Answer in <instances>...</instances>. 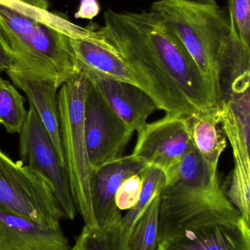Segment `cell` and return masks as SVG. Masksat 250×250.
I'll list each match as a JSON object with an SVG mask.
<instances>
[{
	"label": "cell",
	"instance_id": "22",
	"mask_svg": "<svg viewBox=\"0 0 250 250\" xmlns=\"http://www.w3.org/2000/svg\"><path fill=\"white\" fill-rule=\"evenodd\" d=\"M80 235L82 236L81 250H107L106 236L105 232L101 229L90 230L84 226Z\"/></svg>",
	"mask_w": 250,
	"mask_h": 250
},
{
	"label": "cell",
	"instance_id": "4",
	"mask_svg": "<svg viewBox=\"0 0 250 250\" xmlns=\"http://www.w3.org/2000/svg\"><path fill=\"white\" fill-rule=\"evenodd\" d=\"M89 79L81 70L58 92L59 111L65 167L76 211L90 230L100 229L91 195L92 168L84 129V103Z\"/></svg>",
	"mask_w": 250,
	"mask_h": 250
},
{
	"label": "cell",
	"instance_id": "26",
	"mask_svg": "<svg viewBox=\"0 0 250 250\" xmlns=\"http://www.w3.org/2000/svg\"><path fill=\"white\" fill-rule=\"evenodd\" d=\"M82 250V236L79 235V237L76 239V243L73 245L70 250Z\"/></svg>",
	"mask_w": 250,
	"mask_h": 250
},
{
	"label": "cell",
	"instance_id": "10",
	"mask_svg": "<svg viewBox=\"0 0 250 250\" xmlns=\"http://www.w3.org/2000/svg\"><path fill=\"white\" fill-rule=\"evenodd\" d=\"M132 154L165 174L176 166L193 147L187 117L166 114L147 123L138 131Z\"/></svg>",
	"mask_w": 250,
	"mask_h": 250
},
{
	"label": "cell",
	"instance_id": "12",
	"mask_svg": "<svg viewBox=\"0 0 250 250\" xmlns=\"http://www.w3.org/2000/svg\"><path fill=\"white\" fill-rule=\"evenodd\" d=\"M6 73L14 86L27 96L46 129L60 161L65 167L57 93L60 88L57 82L20 67H13Z\"/></svg>",
	"mask_w": 250,
	"mask_h": 250
},
{
	"label": "cell",
	"instance_id": "7",
	"mask_svg": "<svg viewBox=\"0 0 250 250\" xmlns=\"http://www.w3.org/2000/svg\"><path fill=\"white\" fill-rule=\"evenodd\" d=\"M0 206L42 227L60 228L64 218L52 185L32 167L0 150Z\"/></svg>",
	"mask_w": 250,
	"mask_h": 250
},
{
	"label": "cell",
	"instance_id": "14",
	"mask_svg": "<svg viewBox=\"0 0 250 250\" xmlns=\"http://www.w3.org/2000/svg\"><path fill=\"white\" fill-rule=\"evenodd\" d=\"M58 229H48L0 206V250H70Z\"/></svg>",
	"mask_w": 250,
	"mask_h": 250
},
{
	"label": "cell",
	"instance_id": "19",
	"mask_svg": "<svg viewBox=\"0 0 250 250\" xmlns=\"http://www.w3.org/2000/svg\"><path fill=\"white\" fill-rule=\"evenodd\" d=\"M160 194L138 219L130 239V250H157L159 245Z\"/></svg>",
	"mask_w": 250,
	"mask_h": 250
},
{
	"label": "cell",
	"instance_id": "1",
	"mask_svg": "<svg viewBox=\"0 0 250 250\" xmlns=\"http://www.w3.org/2000/svg\"><path fill=\"white\" fill-rule=\"evenodd\" d=\"M107 41L136 54L171 81L200 111L217 108L211 88L179 38L155 12L108 9L97 26Z\"/></svg>",
	"mask_w": 250,
	"mask_h": 250
},
{
	"label": "cell",
	"instance_id": "25",
	"mask_svg": "<svg viewBox=\"0 0 250 250\" xmlns=\"http://www.w3.org/2000/svg\"><path fill=\"white\" fill-rule=\"evenodd\" d=\"M19 1L26 3V4H29V5L45 9V10H48V7H49L48 0H19Z\"/></svg>",
	"mask_w": 250,
	"mask_h": 250
},
{
	"label": "cell",
	"instance_id": "20",
	"mask_svg": "<svg viewBox=\"0 0 250 250\" xmlns=\"http://www.w3.org/2000/svg\"><path fill=\"white\" fill-rule=\"evenodd\" d=\"M143 188L142 174H135L125 179L116 195V204L120 211L133 208L141 196Z\"/></svg>",
	"mask_w": 250,
	"mask_h": 250
},
{
	"label": "cell",
	"instance_id": "6",
	"mask_svg": "<svg viewBox=\"0 0 250 250\" xmlns=\"http://www.w3.org/2000/svg\"><path fill=\"white\" fill-rule=\"evenodd\" d=\"M166 177L160 212L187 214L233 206L220 186L217 169L206 163L194 145Z\"/></svg>",
	"mask_w": 250,
	"mask_h": 250
},
{
	"label": "cell",
	"instance_id": "21",
	"mask_svg": "<svg viewBox=\"0 0 250 250\" xmlns=\"http://www.w3.org/2000/svg\"><path fill=\"white\" fill-rule=\"evenodd\" d=\"M229 12L241 41L250 46V0H229Z\"/></svg>",
	"mask_w": 250,
	"mask_h": 250
},
{
	"label": "cell",
	"instance_id": "9",
	"mask_svg": "<svg viewBox=\"0 0 250 250\" xmlns=\"http://www.w3.org/2000/svg\"><path fill=\"white\" fill-rule=\"evenodd\" d=\"M84 129L93 169L123 157L133 135L90 81L85 98Z\"/></svg>",
	"mask_w": 250,
	"mask_h": 250
},
{
	"label": "cell",
	"instance_id": "8",
	"mask_svg": "<svg viewBox=\"0 0 250 250\" xmlns=\"http://www.w3.org/2000/svg\"><path fill=\"white\" fill-rule=\"evenodd\" d=\"M19 135L21 159L52 185L64 218L74 220L77 211L67 170L60 161L52 141L32 104H29L26 122Z\"/></svg>",
	"mask_w": 250,
	"mask_h": 250
},
{
	"label": "cell",
	"instance_id": "24",
	"mask_svg": "<svg viewBox=\"0 0 250 250\" xmlns=\"http://www.w3.org/2000/svg\"><path fill=\"white\" fill-rule=\"evenodd\" d=\"M15 62L13 57L4 46L0 38V73L6 72L14 67Z\"/></svg>",
	"mask_w": 250,
	"mask_h": 250
},
{
	"label": "cell",
	"instance_id": "13",
	"mask_svg": "<svg viewBox=\"0 0 250 250\" xmlns=\"http://www.w3.org/2000/svg\"><path fill=\"white\" fill-rule=\"evenodd\" d=\"M89 80L102 94L114 112L132 132H138L158 109L154 100L135 85L108 79L86 70Z\"/></svg>",
	"mask_w": 250,
	"mask_h": 250
},
{
	"label": "cell",
	"instance_id": "11",
	"mask_svg": "<svg viewBox=\"0 0 250 250\" xmlns=\"http://www.w3.org/2000/svg\"><path fill=\"white\" fill-rule=\"evenodd\" d=\"M148 167L144 160L132 154L93 169L91 195L97 224L102 231H109L121 219L115 198L123 182L129 176L142 174Z\"/></svg>",
	"mask_w": 250,
	"mask_h": 250
},
{
	"label": "cell",
	"instance_id": "2",
	"mask_svg": "<svg viewBox=\"0 0 250 250\" xmlns=\"http://www.w3.org/2000/svg\"><path fill=\"white\" fill-rule=\"evenodd\" d=\"M83 29L48 9L0 0V38L14 60L13 67L53 79L59 88L81 72L70 38Z\"/></svg>",
	"mask_w": 250,
	"mask_h": 250
},
{
	"label": "cell",
	"instance_id": "27",
	"mask_svg": "<svg viewBox=\"0 0 250 250\" xmlns=\"http://www.w3.org/2000/svg\"><path fill=\"white\" fill-rule=\"evenodd\" d=\"M189 1L200 3V4H217L216 0H189Z\"/></svg>",
	"mask_w": 250,
	"mask_h": 250
},
{
	"label": "cell",
	"instance_id": "18",
	"mask_svg": "<svg viewBox=\"0 0 250 250\" xmlns=\"http://www.w3.org/2000/svg\"><path fill=\"white\" fill-rule=\"evenodd\" d=\"M24 98L0 75V125L9 133H20L27 117Z\"/></svg>",
	"mask_w": 250,
	"mask_h": 250
},
{
	"label": "cell",
	"instance_id": "16",
	"mask_svg": "<svg viewBox=\"0 0 250 250\" xmlns=\"http://www.w3.org/2000/svg\"><path fill=\"white\" fill-rule=\"evenodd\" d=\"M217 109L218 107L198 111L187 117L194 146L206 163L215 169L227 146L220 129Z\"/></svg>",
	"mask_w": 250,
	"mask_h": 250
},
{
	"label": "cell",
	"instance_id": "17",
	"mask_svg": "<svg viewBox=\"0 0 250 250\" xmlns=\"http://www.w3.org/2000/svg\"><path fill=\"white\" fill-rule=\"evenodd\" d=\"M220 102L229 105L245 137L250 157V67L230 72L222 79Z\"/></svg>",
	"mask_w": 250,
	"mask_h": 250
},
{
	"label": "cell",
	"instance_id": "3",
	"mask_svg": "<svg viewBox=\"0 0 250 250\" xmlns=\"http://www.w3.org/2000/svg\"><path fill=\"white\" fill-rule=\"evenodd\" d=\"M157 13L188 50L208 86L217 106L225 73L250 62V46L241 41L229 11L217 4L189 0H157Z\"/></svg>",
	"mask_w": 250,
	"mask_h": 250
},
{
	"label": "cell",
	"instance_id": "23",
	"mask_svg": "<svg viewBox=\"0 0 250 250\" xmlns=\"http://www.w3.org/2000/svg\"><path fill=\"white\" fill-rule=\"evenodd\" d=\"M80 8H87V10L80 14L76 15V18L92 19L95 15L98 14L100 10L99 4L97 0H82Z\"/></svg>",
	"mask_w": 250,
	"mask_h": 250
},
{
	"label": "cell",
	"instance_id": "15",
	"mask_svg": "<svg viewBox=\"0 0 250 250\" xmlns=\"http://www.w3.org/2000/svg\"><path fill=\"white\" fill-rule=\"evenodd\" d=\"M142 178V191L136 205L122 216L115 227L105 233L107 250H130L131 236L138 219L166 185V174L154 166L147 167Z\"/></svg>",
	"mask_w": 250,
	"mask_h": 250
},
{
	"label": "cell",
	"instance_id": "5",
	"mask_svg": "<svg viewBox=\"0 0 250 250\" xmlns=\"http://www.w3.org/2000/svg\"><path fill=\"white\" fill-rule=\"evenodd\" d=\"M157 250H250V233L233 206L160 213Z\"/></svg>",
	"mask_w": 250,
	"mask_h": 250
}]
</instances>
